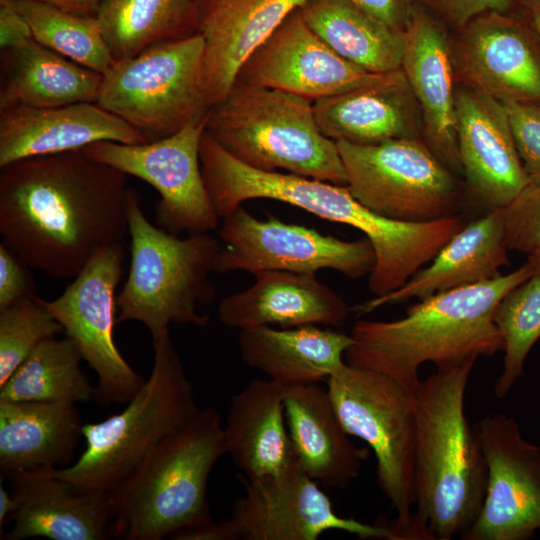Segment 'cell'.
<instances>
[{"mask_svg":"<svg viewBox=\"0 0 540 540\" xmlns=\"http://www.w3.org/2000/svg\"><path fill=\"white\" fill-rule=\"evenodd\" d=\"M223 245L214 272L289 271L316 274L323 269L356 279L369 275L375 251L366 238L346 241L278 218L258 219L242 206L223 218Z\"/></svg>","mask_w":540,"mask_h":540,"instance_id":"13","label":"cell"},{"mask_svg":"<svg viewBox=\"0 0 540 540\" xmlns=\"http://www.w3.org/2000/svg\"><path fill=\"white\" fill-rule=\"evenodd\" d=\"M55 468L21 471L10 477L16 508L4 539L106 540L110 534V494L76 489Z\"/></svg>","mask_w":540,"mask_h":540,"instance_id":"20","label":"cell"},{"mask_svg":"<svg viewBox=\"0 0 540 540\" xmlns=\"http://www.w3.org/2000/svg\"><path fill=\"white\" fill-rule=\"evenodd\" d=\"M286 387L270 378L254 379L233 396L224 434L227 453L241 476L276 474L295 459L286 429Z\"/></svg>","mask_w":540,"mask_h":540,"instance_id":"28","label":"cell"},{"mask_svg":"<svg viewBox=\"0 0 540 540\" xmlns=\"http://www.w3.org/2000/svg\"><path fill=\"white\" fill-rule=\"evenodd\" d=\"M389 73L367 72L339 56L310 28L299 8L248 57L235 81L314 102L377 83Z\"/></svg>","mask_w":540,"mask_h":540,"instance_id":"17","label":"cell"},{"mask_svg":"<svg viewBox=\"0 0 540 540\" xmlns=\"http://www.w3.org/2000/svg\"><path fill=\"white\" fill-rule=\"evenodd\" d=\"M493 320L504 342L502 372L494 383V394L502 399L522 376L526 358L540 339L539 272L499 301Z\"/></svg>","mask_w":540,"mask_h":540,"instance_id":"36","label":"cell"},{"mask_svg":"<svg viewBox=\"0 0 540 540\" xmlns=\"http://www.w3.org/2000/svg\"><path fill=\"white\" fill-rule=\"evenodd\" d=\"M248 288L224 297L218 320L230 329L278 325L343 327L351 307L316 274L261 271Z\"/></svg>","mask_w":540,"mask_h":540,"instance_id":"23","label":"cell"},{"mask_svg":"<svg viewBox=\"0 0 540 540\" xmlns=\"http://www.w3.org/2000/svg\"><path fill=\"white\" fill-rule=\"evenodd\" d=\"M205 129L252 168L347 184L337 143L321 132L304 97L235 81L211 108Z\"/></svg>","mask_w":540,"mask_h":540,"instance_id":"7","label":"cell"},{"mask_svg":"<svg viewBox=\"0 0 540 540\" xmlns=\"http://www.w3.org/2000/svg\"><path fill=\"white\" fill-rule=\"evenodd\" d=\"M130 268L124 287L116 296L117 323L137 321L152 341L169 331V325L206 327L209 316L199 306L215 298L209 275L221 249L208 233L186 238L154 225L145 216L138 195H127Z\"/></svg>","mask_w":540,"mask_h":540,"instance_id":"5","label":"cell"},{"mask_svg":"<svg viewBox=\"0 0 540 540\" xmlns=\"http://www.w3.org/2000/svg\"><path fill=\"white\" fill-rule=\"evenodd\" d=\"M401 70L418 103L425 142L449 169L462 171L456 133L454 54L443 27L413 9Z\"/></svg>","mask_w":540,"mask_h":540,"instance_id":"21","label":"cell"},{"mask_svg":"<svg viewBox=\"0 0 540 540\" xmlns=\"http://www.w3.org/2000/svg\"><path fill=\"white\" fill-rule=\"evenodd\" d=\"M98 141L147 142L139 131L97 102L0 110V167L29 157L83 149Z\"/></svg>","mask_w":540,"mask_h":540,"instance_id":"22","label":"cell"},{"mask_svg":"<svg viewBox=\"0 0 540 540\" xmlns=\"http://www.w3.org/2000/svg\"><path fill=\"white\" fill-rule=\"evenodd\" d=\"M436 367L412 396L416 416L415 513L411 540H451L467 530L485 498L488 469L465 393L477 361Z\"/></svg>","mask_w":540,"mask_h":540,"instance_id":"2","label":"cell"},{"mask_svg":"<svg viewBox=\"0 0 540 540\" xmlns=\"http://www.w3.org/2000/svg\"><path fill=\"white\" fill-rule=\"evenodd\" d=\"M369 14L398 30L405 31L413 6L411 0H350Z\"/></svg>","mask_w":540,"mask_h":540,"instance_id":"42","label":"cell"},{"mask_svg":"<svg viewBox=\"0 0 540 540\" xmlns=\"http://www.w3.org/2000/svg\"><path fill=\"white\" fill-rule=\"evenodd\" d=\"M533 9H540V0H526Z\"/></svg>","mask_w":540,"mask_h":540,"instance_id":"49","label":"cell"},{"mask_svg":"<svg viewBox=\"0 0 540 540\" xmlns=\"http://www.w3.org/2000/svg\"><path fill=\"white\" fill-rule=\"evenodd\" d=\"M501 214L509 250L527 256L540 251V182H530Z\"/></svg>","mask_w":540,"mask_h":540,"instance_id":"38","label":"cell"},{"mask_svg":"<svg viewBox=\"0 0 540 540\" xmlns=\"http://www.w3.org/2000/svg\"><path fill=\"white\" fill-rule=\"evenodd\" d=\"M450 23L463 28L479 15L497 11L505 13L510 0H428Z\"/></svg>","mask_w":540,"mask_h":540,"instance_id":"41","label":"cell"},{"mask_svg":"<svg viewBox=\"0 0 540 540\" xmlns=\"http://www.w3.org/2000/svg\"><path fill=\"white\" fill-rule=\"evenodd\" d=\"M527 261L532 264L536 272L540 273V251L528 255Z\"/></svg>","mask_w":540,"mask_h":540,"instance_id":"47","label":"cell"},{"mask_svg":"<svg viewBox=\"0 0 540 540\" xmlns=\"http://www.w3.org/2000/svg\"><path fill=\"white\" fill-rule=\"evenodd\" d=\"M43 46L100 74L115 62L96 16L79 15L30 0H12Z\"/></svg>","mask_w":540,"mask_h":540,"instance_id":"35","label":"cell"},{"mask_svg":"<svg viewBox=\"0 0 540 540\" xmlns=\"http://www.w3.org/2000/svg\"><path fill=\"white\" fill-rule=\"evenodd\" d=\"M285 417L295 458L318 484L346 490L357 479L367 448L349 439L327 387L319 383L286 387Z\"/></svg>","mask_w":540,"mask_h":540,"instance_id":"26","label":"cell"},{"mask_svg":"<svg viewBox=\"0 0 540 540\" xmlns=\"http://www.w3.org/2000/svg\"><path fill=\"white\" fill-rule=\"evenodd\" d=\"M16 508V503L13 496L10 493V490L5 489L0 483V531L1 537L3 536V527L7 521H10L12 514Z\"/></svg>","mask_w":540,"mask_h":540,"instance_id":"46","label":"cell"},{"mask_svg":"<svg viewBox=\"0 0 540 540\" xmlns=\"http://www.w3.org/2000/svg\"><path fill=\"white\" fill-rule=\"evenodd\" d=\"M227 453L224 425L212 407L200 409L164 438L110 493V534L121 540H161L210 520L209 475Z\"/></svg>","mask_w":540,"mask_h":540,"instance_id":"4","label":"cell"},{"mask_svg":"<svg viewBox=\"0 0 540 540\" xmlns=\"http://www.w3.org/2000/svg\"><path fill=\"white\" fill-rule=\"evenodd\" d=\"M97 103L147 142L205 122L211 106L204 87L203 38L196 34L163 42L115 60L102 75Z\"/></svg>","mask_w":540,"mask_h":540,"instance_id":"9","label":"cell"},{"mask_svg":"<svg viewBox=\"0 0 540 540\" xmlns=\"http://www.w3.org/2000/svg\"><path fill=\"white\" fill-rule=\"evenodd\" d=\"M82 426L76 404L0 399L1 476L69 466Z\"/></svg>","mask_w":540,"mask_h":540,"instance_id":"29","label":"cell"},{"mask_svg":"<svg viewBox=\"0 0 540 540\" xmlns=\"http://www.w3.org/2000/svg\"><path fill=\"white\" fill-rule=\"evenodd\" d=\"M83 360L68 338L39 344L0 387V399L82 403L95 398L96 387L81 369Z\"/></svg>","mask_w":540,"mask_h":540,"instance_id":"34","label":"cell"},{"mask_svg":"<svg viewBox=\"0 0 540 540\" xmlns=\"http://www.w3.org/2000/svg\"><path fill=\"white\" fill-rule=\"evenodd\" d=\"M308 0H199L204 87L211 108L235 83L248 57Z\"/></svg>","mask_w":540,"mask_h":540,"instance_id":"24","label":"cell"},{"mask_svg":"<svg viewBox=\"0 0 540 540\" xmlns=\"http://www.w3.org/2000/svg\"><path fill=\"white\" fill-rule=\"evenodd\" d=\"M204 182L219 218L251 199H271L361 231L380 260L398 256L410 238L408 223L362 205L345 185L291 173L263 171L239 161L205 131L200 142Z\"/></svg>","mask_w":540,"mask_h":540,"instance_id":"10","label":"cell"},{"mask_svg":"<svg viewBox=\"0 0 540 540\" xmlns=\"http://www.w3.org/2000/svg\"><path fill=\"white\" fill-rule=\"evenodd\" d=\"M0 233L30 267L74 278L128 233L127 175L83 149L0 167Z\"/></svg>","mask_w":540,"mask_h":540,"instance_id":"1","label":"cell"},{"mask_svg":"<svg viewBox=\"0 0 540 540\" xmlns=\"http://www.w3.org/2000/svg\"><path fill=\"white\" fill-rule=\"evenodd\" d=\"M45 3L59 9L85 16H96L103 0H30Z\"/></svg>","mask_w":540,"mask_h":540,"instance_id":"45","label":"cell"},{"mask_svg":"<svg viewBox=\"0 0 540 540\" xmlns=\"http://www.w3.org/2000/svg\"><path fill=\"white\" fill-rule=\"evenodd\" d=\"M33 38L30 26L12 0H0V49L14 47Z\"/></svg>","mask_w":540,"mask_h":540,"instance_id":"43","label":"cell"},{"mask_svg":"<svg viewBox=\"0 0 540 540\" xmlns=\"http://www.w3.org/2000/svg\"><path fill=\"white\" fill-rule=\"evenodd\" d=\"M206 121L141 144L98 141L83 148L92 159L152 185L160 194L156 225L179 235L207 233L219 217L206 188L200 142Z\"/></svg>","mask_w":540,"mask_h":540,"instance_id":"14","label":"cell"},{"mask_svg":"<svg viewBox=\"0 0 540 540\" xmlns=\"http://www.w3.org/2000/svg\"><path fill=\"white\" fill-rule=\"evenodd\" d=\"M326 387L346 432L375 455L378 485L397 513L387 526L388 540H410L416 443L412 392L381 373L347 363Z\"/></svg>","mask_w":540,"mask_h":540,"instance_id":"8","label":"cell"},{"mask_svg":"<svg viewBox=\"0 0 540 540\" xmlns=\"http://www.w3.org/2000/svg\"><path fill=\"white\" fill-rule=\"evenodd\" d=\"M243 362L286 386L327 382L345 364L350 334L317 325L240 330Z\"/></svg>","mask_w":540,"mask_h":540,"instance_id":"30","label":"cell"},{"mask_svg":"<svg viewBox=\"0 0 540 540\" xmlns=\"http://www.w3.org/2000/svg\"><path fill=\"white\" fill-rule=\"evenodd\" d=\"M453 54L463 84L503 104H540V56L527 32L504 13L471 20Z\"/></svg>","mask_w":540,"mask_h":540,"instance_id":"19","label":"cell"},{"mask_svg":"<svg viewBox=\"0 0 540 540\" xmlns=\"http://www.w3.org/2000/svg\"><path fill=\"white\" fill-rule=\"evenodd\" d=\"M124 257L122 243L100 249L59 297L42 299L95 371V399L105 406L127 403L146 381L125 360L113 337L117 323L115 292Z\"/></svg>","mask_w":540,"mask_h":540,"instance_id":"12","label":"cell"},{"mask_svg":"<svg viewBox=\"0 0 540 540\" xmlns=\"http://www.w3.org/2000/svg\"><path fill=\"white\" fill-rule=\"evenodd\" d=\"M101 81L102 74L30 38L1 50L0 110L97 102Z\"/></svg>","mask_w":540,"mask_h":540,"instance_id":"31","label":"cell"},{"mask_svg":"<svg viewBox=\"0 0 540 540\" xmlns=\"http://www.w3.org/2000/svg\"><path fill=\"white\" fill-rule=\"evenodd\" d=\"M504 105L523 167L531 182H540V104Z\"/></svg>","mask_w":540,"mask_h":540,"instance_id":"39","label":"cell"},{"mask_svg":"<svg viewBox=\"0 0 540 540\" xmlns=\"http://www.w3.org/2000/svg\"><path fill=\"white\" fill-rule=\"evenodd\" d=\"M64 333L42 298L0 310V387L43 341Z\"/></svg>","mask_w":540,"mask_h":540,"instance_id":"37","label":"cell"},{"mask_svg":"<svg viewBox=\"0 0 540 540\" xmlns=\"http://www.w3.org/2000/svg\"><path fill=\"white\" fill-rule=\"evenodd\" d=\"M173 540H240L238 530L231 519L210 520L198 526L181 530L171 536Z\"/></svg>","mask_w":540,"mask_h":540,"instance_id":"44","label":"cell"},{"mask_svg":"<svg viewBox=\"0 0 540 540\" xmlns=\"http://www.w3.org/2000/svg\"><path fill=\"white\" fill-rule=\"evenodd\" d=\"M528 261L499 277L419 300L397 320H358L345 352L348 365L381 373L412 392L419 368L492 356L504 342L493 315L499 301L534 273Z\"/></svg>","mask_w":540,"mask_h":540,"instance_id":"3","label":"cell"},{"mask_svg":"<svg viewBox=\"0 0 540 540\" xmlns=\"http://www.w3.org/2000/svg\"><path fill=\"white\" fill-rule=\"evenodd\" d=\"M457 145L470 193L489 211L502 209L530 182L506 106L468 85L455 93Z\"/></svg>","mask_w":540,"mask_h":540,"instance_id":"18","label":"cell"},{"mask_svg":"<svg viewBox=\"0 0 540 540\" xmlns=\"http://www.w3.org/2000/svg\"><path fill=\"white\" fill-rule=\"evenodd\" d=\"M29 267L5 243L0 244V310L37 296Z\"/></svg>","mask_w":540,"mask_h":540,"instance_id":"40","label":"cell"},{"mask_svg":"<svg viewBox=\"0 0 540 540\" xmlns=\"http://www.w3.org/2000/svg\"><path fill=\"white\" fill-rule=\"evenodd\" d=\"M350 193L389 219L426 222L461 215L464 197L450 169L420 138L379 144L336 141Z\"/></svg>","mask_w":540,"mask_h":540,"instance_id":"11","label":"cell"},{"mask_svg":"<svg viewBox=\"0 0 540 540\" xmlns=\"http://www.w3.org/2000/svg\"><path fill=\"white\" fill-rule=\"evenodd\" d=\"M508 251L501 209L491 210L465 224L430 264L402 287L355 305L351 312L365 315L386 305L423 300L437 293L493 280L501 275L500 268L508 265Z\"/></svg>","mask_w":540,"mask_h":540,"instance_id":"25","label":"cell"},{"mask_svg":"<svg viewBox=\"0 0 540 540\" xmlns=\"http://www.w3.org/2000/svg\"><path fill=\"white\" fill-rule=\"evenodd\" d=\"M153 349L150 376L124 410L83 424L85 450L73 464L55 468L76 489L110 494L164 438L200 410L169 331L153 340Z\"/></svg>","mask_w":540,"mask_h":540,"instance_id":"6","label":"cell"},{"mask_svg":"<svg viewBox=\"0 0 540 540\" xmlns=\"http://www.w3.org/2000/svg\"><path fill=\"white\" fill-rule=\"evenodd\" d=\"M533 25L540 38V9H533Z\"/></svg>","mask_w":540,"mask_h":540,"instance_id":"48","label":"cell"},{"mask_svg":"<svg viewBox=\"0 0 540 540\" xmlns=\"http://www.w3.org/2000/svg\"><path fill=\"white\" fill-rule=\"evenodd\" d=\"M488 469L481 510L462 540H529L540 531V445L512 416L494 412L476 424Z\"/></svg>","mask_w":540,"mask_h":540,"instance_id":"15","label":"cell"},{"mask_svg":"<svg viewBox=\"0 0 540 540\" xmlns=\"http://www.w3.org/2000/svg\"><path fill=\"white\" fill-rule=\"evenodd\" d=\"M239 480L244 492L234 500L230 519L240 540H317L331 530L360 539L389 538L387 526L339 516L296 458L276 474Z\"/></svg>","mask_w":540,"mask_h":540,"instance_id":"16","label":"cell"},{"mask_svg":"<svg viewBox=\"0 0 540 540\" xmlns=\"http://www.w3.org/2000/svg\"><path fill=\"white\" fill-rule=\"evenodd\" d=\"M300 12L339 56L361 69L384 74L401 69L405 31L393 28L350 0H308Z\"/></svg>","mask_w":540,"mask_h":540,"instance_id":"32","label":"cell"},{"mask_svg":"<svg viewBox=\"0 0 540 540\" xmlns=\"http://www.w3.org/2000/svg\"><path fill=\"white\" fill-rule=\"evenodd\" d=\"M321 132L334 141L379 144L420 138L421 112L401 69L383 80L313 102Z\"/></svg>","mask_w":540,"mask_h":540,"instance_id":"27","label":"cell"},{"mask_svg":"<svg viewBox=\"0 0 540 540\" xmlns=\"http://www.w3.org/2000/svg\"><path fill=\"white\" fill-rule=\"evenodd\" d=\"M96 17L115 60L199 34V0H103Z\"/></svg>","mask_w":540,"mask_h":540,"instance_id":"33","label":"cell"}]
</instances>
